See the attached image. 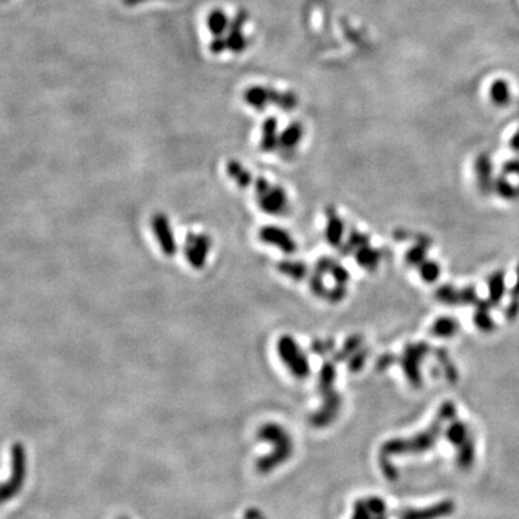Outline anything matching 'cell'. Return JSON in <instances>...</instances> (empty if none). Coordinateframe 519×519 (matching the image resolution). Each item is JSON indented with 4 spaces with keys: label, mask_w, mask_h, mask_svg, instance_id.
<instances>
[{
    "label": "cell",
    "mask_w": 519,
    "mask_h": 519,
    "mask_svg": "<svg viewBox=\"0 0 519 519\" xmlns=\"http://www.w3.org/2000/svg\"><path fill=\"white\" fill-rule=\"evenodd\" d=\"M208 26L212 33H215L217 37H221L228 28L227 16L221 10H213L208 17Z\"/></svg>",
    "instance_id": "52a82bcc"
},
{
    "label": "cell",
    "mask_w": 519,
    "mask_h": 519,
    "mask_svg": "<svg viewBox=\"0 0 519 519\" xmlns=\"http://www.w3.org/2000/svg\"><path fill=\"white\" fill-rule=\"evenodd\" d=\"M258 439L272 444V452L261 456L256 463V469L261 475L272 473L292 457L293 440L290 434H288V432L281 428V425H264L258 433Z\"/></svg>",
    "instance_id": "6da1fadb"
},
{
    "label": "cell",
    "mask_w": 519,
    "mask_h": 519,
    "mask_svg": "<svg viewBox=\"0 0 519 519\" xmlns=\"http://www.w3.org/2000/svg\"><path fill=\"white\" fill-rule=\"evenodd\" d=\"M449 440L457 450V464L463 469H469L475 463L476 446L469 428L464 424H455L449 432Z\"/></svg>",
    "instance_id": "3957f363"
},
{
    "label": "cell",
    "mask_w": 519,
    "mask_h": 519,
    "mask_svg": "<svg viewBox=\"0 0 519 519\" xmlns=\"http://www.w3.org/2000/svg\"><path fill=\"white\" fill-rule=\"evenodd\" d=\"M141 2H146V0H124V3L129 5V6H134V5L141 3Z\"/></svg>",
    "instance_id": "30bf717a"
},
{
    "label": "cell",
    "mask_w": 519,
    "mask_h": 519,
    "mask_svg": "<svg viewBox=\"0 0 519 519\" xmlns=\"http://www.w3.org/2000/svg\"><path fill=\"white\" fill-rule=\"evenodd\" d=\"M300 136H301V127L299 126V124H293V126L283 134V141L285 143V145L292 146L300 139Z\"/></svg>",
    "instance_id": "ba28073f"
},
{
    "label": "cell",
    "mask_w": 519,
    "mask_h": 519,
    "mask_svg": "<svg viewBox=\"0 0 519 519\" xmlns=\"http://www.w3.org/2000/svg\"><path fill=\"white\" fill-rule=\"evenodd\" d=\"M225 48H227V41H224V39H215V41H212V44H211V51L213 53H220Z\"/></svg>",
    "instance_id": "9c48e42d"
},
{
    "label": "cell",
    "mask_w": 519,
    "mask_h": 519,
    "mask_svg": "<svg viewBox=\"0 0 519 519\" xmlns=\"http://www.w3.org/2000/svg\"><path fill=\"white\" fill-rule=\"evenodd\" d=\"M120 519H130V518H120Z\"/></svg>",
    "instance_id": "8fae6325"
},
{
    "label": "cell",
    "mask_w": 519,
    "mask_h": 519,
    "mask_svg": "<svg viewBox=\"0 0 519 519\" xmlns=\"http://www.w3.org/2000/svg\"><path fill=\"white\" fill-rule=\"evenodd\" d=\"M248 15L245 12H240L237 15V17L234 19V22L231 24V29H229V37L227 39V48H229L231 51L234 52H241L245 49V45H247V41L244 38V35L241 32L245 21H247Z\"/></svg>",
    "instance_id": "8992f818"
},
{
    "label": "cell",
    "mask_w": 519,
    "mask_h": 519,
    "mask_svg": "<svg viewBox=\"0 0 519 519\" xmlns=\"http://www.w3.org/2000/svg\"><path fill=\"white\" fill-rule=\"evenodd\" d=\"M351 519H388L387 504L382 499L375 496L356 500Z\"/></svg>",
    "instance_id": "277c9868"
},
{
    "label": "cell",
    "mask_w": 519,
    "mask_h": 519,
    "mask_svg": "<svg viewBox=\"0 0 519 519\" xmlns=\"http://www.w3.org/2000/svg\"><path fill=\"white\" fill-rule=\"evenodd\" d=\"M244 98L249 105L256 107V109H258V110L264 109L267 103H270V101H274L276 105H280L281 109H284V110H292V109H294L296 104H297V100H296L294 94H292V93H285V94L276 93V91H273V89H268V88H264V87L248 88L245 91Z\"/></svg>",
    "instance_id": "7a4b0ae2"
},
{
    "label": "cell",
    "mask_w": 519,
    "mask_h": 519,
    "mask_svg": "<svg viewBox=\"0 0 519 519\" xmlns=\"http://www.w3.org/2000/svg\"><path fill=\"white\" fill-rule=\"evenodd\" d=\"M455 512V504L450 500H443L440 504L425 509H403L397 512V519H440Z\"/></svg>",
    "instance_id": "5b68a950"
}]
</instances>
